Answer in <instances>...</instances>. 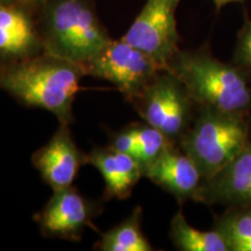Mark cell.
I'll return each instance as SVG.
<instances>
[{"mask_svg":"<svg viewBox=\"0 0 251 251\" xmlns=\"http://www.w3.org/2000/svg\"><path fill=\"white\" fill-rule=\"evenodd\" d=\"M231 63L251 79V19L247 13H244L243 25L237 33Z\"/></svg>","mask_w":251,"mask_h":251,"instance_id":"cell-18","label":"cell"},{"mask_svg":"<svg viewBox=\"0 0 251 251\" xmlns=\"http://www.w3.org/2000/svg\"><path fill=\"white\" fill-rule=\"evenodd\" d=\"M193 201L209 206H251V143L214 176L202 180Z\"/></svg>","mask_w":251,"mask_h":251,"instance_id":"cell-10","label":"cell"},{"mask_svg":"<svg viewBox=\"0 0 251 251\" xmlns=\"http://www.w3.org/2000/svg\"><path fill=\"white\" fill-rule=\"evenodd\" d=\"M214 2L216 9H221L222 7H225L226 5L230 4V2H237V1H243V0H212Z\"/></svg>","mask_w":251,"mask_h":251,"instance_id":"cell-20","label":"cell"},{"mask_svg":"<svg viewBox=\"0 0 251 251\" xmlns=\"http://www.w3.org/2000/svg\"><path fill=\"white\" fill-rule=\"evenodd\" d=\"M170 238L181 251H229L224 237L215 229L202 231L187 222L183 211H178L171 220Z\"/></svg>","mask_w":251,"mask_h":251,"instance_id":"cell-15","label":"cell"},{"mask_svg":"<svg viewBox=\"0 0 251 251\" xmlns=\"http://www.w3.org/2000/svg\"><path fill=\"white\" fill-rule=\"evenodd\" d=\"M41 14L43 50L81 68L113 40L90 0H48Z\"/></svg>","mask_w":251,"mask_h":251,"instance_id":"cell-3","label":"cell"},{"mask_svg":"<svg viewBox=\"0 0 251 251\" xmlns=\"http://www.w3.org/2000/svg\"><path fill=\"white\" fill-rule=\"evenodd\" d=\"M83 70L86 76L109 81L131 102L164 68L121 37L112 40Z\"/></svg>","mask_w":251,"mask_h":251,"instance_id":"cell-6","label":"cell"},{"mask_svg":"<svg viewBox=\"0 0 251 251\" xmlns=\"http://www.w3.org/2000/svg\"><path fill=\"white\" fill-rule=\"evenodd\" d=\"M251 143V117L198 107L192 125L178 142L201 171L214 176Z\"/></svg>","mask_w":251,"mask_h":251,"instance_id":"cell-4","label":"cell"},{"mask_svg":"<svg viewBox=\"0 0 251 251\" xmlns=\"http://www.w3.org/2000/svg\"><path fill=\"white\" fill-rule=\"evenodd\" d=\"M48 0H0V4L15 5L23 7L33 13L36 9H41Z\"/></svg>","mask_w":251,"mask_h":251,"instance_id":"cell-19","label":"cell"},{"mask_svg":"<svg viewBox=\"0 0 251 251\" xmlns=\"http://www.w3.org/2000/svg\"><path fill=\"white\" fill-rule=\"evenodd\" d=\"M99 206L90 201L77 188L70 186L54 191L42 211L37 213L35 221L42 235L47 237L79 241L87 227H93V219Z\"/></svg>","mask_w":251,"mask_h":251,"instance_id":"cell-8","label":"cell"},{"mask_svg":"<svg viewBox=\"0 0 251 251\" xmlns=\"http://www.w3.org/2000/svg\"><path fill=\"white\" fill-rule=\"evenodd\" d=\"M31 14L19 6L0 4V61L24 58L45 51L39 27Z\"/></svg>","mask_w":251,"mask_h":251,"instance_id":"cell-12","label":"cell"},{"mask_svg":"<svg viewBox=\"0 0 251 251\" xmlns=\"http://www.w3.org/2000/svg\"><path fill=\"white\" fill-rule=\"evenodd\" d=\"M31 163L52 191H61L72 186L81 166L87 164V155L78 148L69 125L59 124L51 139L33 153Z\"/></svg>","mask_w":251,"mask_h":251,"instance_id":"cell-9","label":"cell"},{"mask_svg":"<svg viewBox=\"0 0 251 251\" xmlns=\"http://www.w3.org/2000/svg\"><path fill=\"white\" fill-rule=\"evenodd\" d=\"M85 72L80 65L42 51L0 61V90L27 107L54 114L59 124L74 122V102Z\"/></svg>","mask_w":251,"mask_h":251,"instance_id":"cell-1","label":"cell"},{"mask_svg":"<svg viewBox=\"0 0 251 251\" xmlns=\"http://www.w3.org/2000/svg\"><path fill=\"white\" fill-rule=\"evenodd\" d=\"M131 126L134 131V149L130 156H133L143 169L155 161L168 147L177 144L146 122L131 124Z\"/></svg>","mask_w":251,"mask_h":251,"instance_id":"cell-17","label":"cell"},{"mask_svg":"<svg viewBox=\"0 0 251 251\" xmlns=\"http://www.w3.org/2000/svg\"><path fill=\"white\" fill-rule=\"evenodd\" d=\"M142 208L135 207L131 214L121 224L101 235L94 244L99 251H151L153 248L141 228Z\"/></svg>","mask_w":251,"mask_h":251,"instance_id":"cell-14","label":"cell"},{"mask_svg":"<svg viewBox=\"0 0 251 251\" xmlns=\"http://www.w3.org/2000/svg\"><path fill=\"white\" fill-rule=\"evenodd\" d=\"M143 177L170 193L180 203L194 200L203 180L198 165L178 144H171L147 165Z\"/></svg>","mask_w":251,"mask_h":251,"instance_id":"cell-11","label":"cell"},{"mask_svg":"<svg viewBox=\"0 0 251 251\" xmlns=\"http://www.w3.org/2000/svg\"><path fill=\"white\" fill-rule=\"evenodd\" d=\"M87 164L101 175L105 200H125L130 197L134 187L143 177V168L133 156L119 151L111 146L94 148L87 153Z\"/></svg>","mask_w":251,"mask_h":251,"instance_id":"cell-13","label":"cell"},{"mask_svg":"<svg viewBox=\"0 0 251 251\" xmlns=\"http://www.w3.org/2000/svg\"><path fill=\"white\" fill-rule=\"evenodd\" d=\"M213 229L221 234L229 251H251V206L228 207L215 216Z\"/></svg>","mask_w":251,"mask_h":251,"instance_id":"cell-16","label":"cell"},{"mask_svg":"<svg viewBox=\"0 0 251 251\" xmlns=\"http://www.w3.org/2000/svg\"><path fill=\"white\" fill-rule=\"evenodd\" d=\"M130 103L146 124L177 144L192 125L198 108L184 84L168 69L159 71Z\"/></svg>","mask_w":251,"mask_h":251,"instance_id":"cell-5","label":"cell"},{"mask_svg":"<svg viewBox=\"0 0 251 251\" xmlns=\"http://www.w3.org/2000/svg\"><path fill=\"white\" fill-rule=\"evenodd\" d=\"M180 0H147L122 39L166 69L179 50L176 12Z\"/></svg>","mask_w":251,"mask_h":251,"instance_id":"cell-7","label":"cell"},{"mask_svg":"<svg viewBox=\"0 0 251 251\" xmlns=\"http://www.w3.org/2000/svg\"><path fill=\"white\" fill-rule=\"evenodd\" d=\"M166 69L184 84L197 107L251 117V79L211 50L179 49Z\"/></svg>","mask_w":251,"mask_h":251,"instance_id":"cell-2","label":"cell"}]
</instances>
